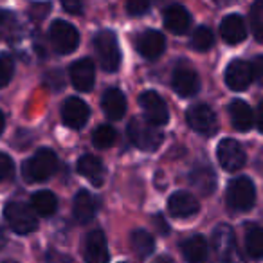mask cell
Returning <instances> with one entry per match:
<instances>
[{
  "instance_id": "6da1fadb",
  "label": "cell",
  "mask_w": 263,
  "mask_h": 263,
  "mask_svg": "<svg viewBox=\"0 0 263 263\" xmlns=\"http://www.w3.org/2000/svg\"><path fill=\"white\" fill-rule=\"evenodd\" d=\"M58 168V157L49 148H42L31 159H27L22 166L24 179L29 182H42L52 177Z\"/></svg>"
},
{
  "instance_id": "7a4b0ae2",
  "label": "cell",
  "mask_w": 263,
  "mask_h": 263,
  "mask_svg": "<svg viewBox=\"0 0 263 263\" xmlns=\"http://www.w3.org/2000/svg\"><path fill=\"white\" fill-rule=\"evenodd\" d=\"M126 132L132 143L143 152H155L162 144V139H164L159 126L152 124L150 121L139 119V117H134L130 121Z\"/></svg>"
},
{
  "instance_id": "3957f363",
  "label": "cell",
  "mask_w": 263,
  "mask_h": 263,
  "mask_svg": "<svg viewBox=\"0 0 263 263\" xmlns=\"http://www.w3.org/2000/svg\"><path fill=\"white\" fill-rule=\"evenodd\" d=\"M96 54L99 58V65L106 72H114L121 65V49L117 36L108 29H103L94 38Z\"/></svg>"
},
{
  "instance_id": "277c9868",
  "label": "cell",
  "mask_w": 263,
  "mask_h": 263,
  "mask_svg": "<svg viewBox=\"0 0 263 263\" xmlns=\"http://www.w3.org/2000/svg\"><path fill=\"white\" fill-rule=\"evenodd\" d=\"M4 216L11 226V229L18 234H29L36 231L38 227V220L33 209L27 208L22 202H8L4 208Z\"/></svg>"
},
{
  "instance_id": "5b68a950",
  "label": "cell",
  "mask_w": 263,
  "mask_h": 263,
  "mask_svg": "<svg viewBox=\"0 0 263 263\" xmlns=\"http://www.w3.org/2000/svg\"><path fill=\"white\" fill-rule=\"evenodd\" d=\"M227 205L234 211H249L254 205L256 190L254 184L245 177H238L227 186Z\"/></svg>"
},
{
  "instance_id": "8992f818",
  "label": "cell",
  "mask_w": 263,
  "mask_h": 263,
  "mask_svg": "<svg viewBox=\"0 0 263 263\" xmlns=\"http://www.w3.org/2000/svg\"><path fill=\"white\" fill-rule=\"evenodd\" d=\"M49 36H51V44L54 51L60 52V54H70V52L76 51L78 44H80V34H78L76 27L70 26L65 20L52 22Z\"/></svg>"
},
{
  "instance_id": "52a82bcc",
  "label": "cell",
  "mask_w": 263,
  "mask_h": 263,
  "mask_svg": "<svg viewBox=\"0 0 263 263\" xmlns=\"http://www.w3.org/2000/svg\"><path fill=\"white\" fill-rule=\"evenodd\" d=\"M216 157H218L220 166L227 172H238V170L243 168L245 161H247L245 150L234 139L220 141L218 148H216Z\"/></svg>"
},
{
  "instance_id": "ba28073f",
  "label": "cell",
  "mask_w": 263,
  "mask_h": 263,
  "mask_svg": "<svg viewBox=\"0 0 263 263\" xmlns=\"http://www.w3.org/2000/svg\"><path fill=\"white\" fill-rule=\"evenodd\" d=\"M186 121L191 128L200 136H213L218 128L216 116L208 105H195L187 110Z\"/></svg>"
},
{
  "instance_id": "9c48e42d",
  "label": "cell",
  "mask_w": 263,
  "mask_h": 263,
  "mask_svg": "<svg viewBox=\"0 0 263 263\" xmlns=\"http://www.w3.org/2000/svg\"><path fill=\"white\" fill-rule=\"evenodd\" d=\"M139 103H141V108H143L144 116H146V119L150 121L152 124L162 126V124L168 123V119H170L168 106H166L164 99H162L157 92H154V90L144 92L139 98Z\"/></svg>"
},
{
  "instance_id": "30bf717a",
  "label": "cell",
  "mask_w": 263,
  "mask_h": 263,
  "mask_svg": "<svg viewBox=\"0 0 263 263\" xmlns=\"http://www.w3.org/2000/svg\"><path fill=\"white\" fill-rule=\"evenodd\" d=\"M172 85L173 90L177 92L182 98H191L198 92L200 88V78L195 72L191 67L180 63L175 70H173V78H172Z\"/></svg>"
},
{
  "instance_id": "8fae6325",
  "label": "cell",
  "mask_w": 263,
  "mask_h": 263,
  "mask_svg": "<svg viewBox=\"0 0 263 263\" xmlns=\"http://www.w3.org/2000/svg\"><path fill=\"white\" fill-rule=\"evenodd\" d=\"M83 256L85 263H108V247L103 231L94 229L85 236Z\"/></svg>"
},
{
  "instance_id": "7c38bea8",
  "label": "cell",
  "mask_w": 263,
  "mask_h": 263,
  "mask_svg": "<svg viewBox=\"0 0 263 263\" xmlns=\"http://www.w3.org/2000/svg\"><path fill=\"white\" fill-rule=\"evenodd\" d=\"M90 108L88 105L80 98H69L62 106V119L72 130H80L87 124Z\"/></svg>"
},
{
  "instance_id": "4fadbf2b",
  "label": "cell",
  "mask_w": 263,
  "mask_h": 263,
  "mask_svg": "<svg viewBox=\"0 0 263 263\" xmlns=\"http://www.w3.org/2000/svg\"><path fill=\"white\" fill-rule=\"evenodd\" d=\"M252 81L251 63L243 60H233L226 69V85L231 90H245Z\"/></svg>"
},
{
  "instance_id": "5bb4252c",
  "label": "cell",
  "mask_w": 263,
  "mask_h": 263,
  "mask_svg": "<svg viewBox=\"0 0 263 263\" xmlns=\"http://www.w3.org/2000/svg\"><path fill=\"white\" fill-rule=\"evenodd\" d=\"M166 40L157 29H146L137 38V51L146 60H157L164 52Z\"/></svg>"
},
{
  "instance_id": "9a60e30c",
  "label": "cell",
  "mask_w": 263,
  "mask_h": 263,
  "mask_svg": "<svg viewBox=\"0 0 263 263\" xmlns=\"http://www.w3.org/2000/svg\"><path fill=\"white\" fill-rule=\"evenodd\" d=\"M94 80H96V69L94 63L88 58L78 60L70 65V81L72 85L81 92H88L94 87Z\"/></svg>"
},
{
  "instance_id": "2e32d148",
  "label": "cell",
  "mask_w": 263,
  "mask_h": 263,
  "mask_svg": "<svg viewBox=\"0 0 263 263\" xmlns=\"http://www.w3.org/2000/svg\"><path fill=\"white\" fill-rule=\"evenodd\" d=\"M164 26L173 34H186L191 26V16L186 8L175 4L166 8L164 11Z\"/></svg>"
},
{
  "instance_id": "e0dca14e",
  "label": "cell",
  "mask_w": 263,
  "mask_h": 263,
  "mask_svg": "<svg viewBox=\"0 0 263 263\" xmlns=\"http://www.w3.org/2000/svg\"><path fill=\"white\" fill-rule=\"evenodd\" d=\"M78 173L88 180L92 186L99 187L105 182V166H103L101 159L94 157V155H83L78 161Z\"/></svg>"
},
{
  "instance_id": "ac0fdd59",
  "label": "cell",
  "mask_w": 263,
  "mask_h": 263,
  "mask_svg": "<svg viewBox=\"0 0 263 263\" xmlns=\"http://www.w3.org/2000/svg\"><path fill=\"white\" fill-rule=\"evenodd\" d=\"M220 34L231 45H236L247 38V27L240 15H227L220 24Z\"/></svg>"
},
{
  "instance_id": "d6986e66",
  "label": "cell",
  "mask_w": 263,
  "mask_h": 263,
  "mask_svg": "<svg viewBox=\"0 0 263 263\" xmlns=\"http://www.w3.org/2000/svg\"><path fill=\"white\" fill-rule=\"evenodd\" d=\"M168 209L172 213V216L177 218H186L198 211V202L193 195L186 193V191H177L170 197L168 200Z\"/></svg>"
},
{
  "instance_id": "ffe728a7",
  "label": "cell",
  "mask_w": 263,
  "mask_h": 263,
  "mask_svg": "<svg viewBox=\"0 0 263 263\" xmlns=\"http://www.w3.org/2000/svg\"><path fill=\"white\" fill-rule=\"evenodd\" d=\"M229 116L231 123L236 130L247 132L251 130V126L254 124V112L251 110V106L241 99H234L229 105Z\"/></svg>"
},
{
  "instance_id": "44dd1931",
  "label": "cell",
  "mask_w": 263,
  "mask_h": 263,
  "mask_svg": "<svg viewBox=\"0 0 263 263\" xmlns=\"http://www.w3.org/2000/svg\"><path fill=\"white\" fill-rule=\"evenodd\" d=\"M96 209H98L96 198L92 197L88 191H80V193L74 197L72 215H74V218H76V222H80V223L90 222L96 215Z\"/></svg>"
},
{
  "instance_id": "7402d4cb",
  "label": "cell",
  "mask_w": 263,
  "mask_h": 263,
  "mask_svg": "<svg viewBox=\"0 0 263 263\" xmlns=\"http://www.w3.org/2000/svg\"><path fill=\"white\" fill-rule=\"evenodd\" d=\"M103 110L110 119H121L126 112V98L119 88H108L103 94Z\"/></svg>"
},
{
  "instance_id": "603a6c76",
  "label": "cell",
  "mask_w": 263,
  "mask_h": 263,
  "mask_svg": "<svg viewBox=\"0 0 263 263\" xmlns=\"http://www.w3.org/2000/svg\"><path fill=\"white\" fill-rule=\"evenodd\" d=\"M190 182L200 195H211L216 187V177L209 166H197L191 170Z\"/></svg>"
},
{
  "instance_id": "cb8c5ba5",
  "label": "cell",
  "mask_w": 263,
  "mask_h": 263,
  "mask_svg": "<svg viewBox=\"0 0 263 263\" xmlns=\"http://www.w3.org/2000/svg\"><path fill=\"white\" fill-rule=\"evenodd\" d=\"M180 251H182V256L187 263H202L208 258V241L198 234H195V236L187 238L186 241H182Z\"/></svg>"
},
{
  "instance_id": "d4e9b609",
  "label": "cell",
  "mask_w": 263,
  "mask_h": 263,
  "mask_svg": "<svg viewBox=\"0 0 263 263\" xmlns=\"http://www.w3.org/2000/svg\"><path fill=\"white\" fill-rule=\"evenodd\" d=\"M245 249L252 259L263 258V227L251 226L245 231Z\"/></svg>"
},
{
  "instance_id": "484cf974",
  "label": "cell",
  "mask_w": 263,
  "mask_h": 263,
  "mask_svg": "<svg viewBox=\"0 0 263 263\" xmlns=\"http://www.w3.org/2000/svg\"><path fill=\"white\" fill-rule=\"evenodd\" d=\"M31 204H33V209L40 216H51L58 209V198L51 191H38L31 198Z\"/></svg>"
},
{
  "instance_id": "4316f807",
  "label": "cell",
  "mask_w": 263,
  "mask_h": 263,
  "mask_svg": "<svg viewBox=\"0 0 263 263\" xmlns=\"http://www.w3.org/2000/svg\"><path fill=\"white\" fill-rule=\"evenodd\" d=\"M130 245H132V249H134V252H136L137 256H141V258L150 256L155 249L154 236H152L150 233H146V231H141V229L134 231V233L130 234Z\"/></svg>"
},
{
  "instance_id": "83f0119b",
  "label": "cell",
  "mask_w": 263,
  "mask_h": 263,
  "mask_svg": "<svg viewBox=\"0 0 263 263\" xmlns=\"http://www.w3.org/2000/svg\"><path fill=\"white\" fill-rule=\"evenodd\" d=\"M20 34V24L16 16L9 11H0V38L13 40Z\"/></svg>"
},
{
  "instance_id": "f1b7e54d",
  "label": "cell",
  "mask_w": 263,
  "mask_h": 263,
  "mask_svg": "<svg viewBox=\"0 0 263 263\" xmlns=\"http://www.w3.org/2000/svg\"><path fill=\"white\" fill-rule=\"evenodd\" d=\"M117 139V132L110 124H101L92 134V143L96 148H110Z\"/></svg>"
},
{
  "instance_id": "f546056e",
  "label": "cell",
  "mask_w": 263,
  "mask_h": 263,
  "mask_svg": "<svg viewBox=\"0 0 263 263\" xmlns=\"http://www.w3.org/2000/svg\"><path fill=\"white\" fill-rule=\"evenodd\" d=\"M213 44H215V36H213L211 29L205 26H200L195 29L193 36H191V47L195 49V51H209V49L213 47Z\"/></svg>"
},
{
  "instance_id": "4dcf8cb0",
  "label": "cell",
  "mask_w": 263,
  "mask_h": 263,
  "mask_svg": "<svg viewBox=\"0 0 263 263\" xmlns=\"http://www.w3.org/2000/svg\"><path fill=\"white\" fill-rule=\"evenodd\" d=\"M251 29L254 33V38L263 44V2H256L251 8Z\"/></svg>"
},
{
  "instance_id": "1f68e13d",
  "label": "cell",
  "mask_w": 263,
  "mask_h": 263,
  "mask_svg": "<svg viewBox=\"0 0 263 263\" xmlns=\"http://www.w3.org/2000/svg\"><path fill=\"white\" fill-rule=\"evenodd\" d=\"M13 72H15V63L9 54H0V88L11 81Z\"/></svg>"
},
{
  "instance_id": "d6a6232c",
  "label": "cell",
  "mask_w": 263,
  "mask_h": 263,
  "mask_svg": "<svg viewBox=\"0 0 263 263\" xmlns=\"http://www.w3.org/2000/svg\"><path fill=\"white\" fill-rule=\"evenodd\" d=\"M218 254H220V258H222L223 263H247L243 258V254H241V251L238 249L236 241L231 243L229 247H226L223 251H220Z\"/></svg>"
},
{
  "instance_id": "836d02e7",
  "label": "cell",
  "mask_w": 263,
  "mask_h": 263,
  "mask_svg": "<svg viewBox=\"0 0 263 263\" xmlns=\"http://www.w3.org/2000/svg\"><path fill=\"white\" fill-rule=\"evenodd\" d=\"M148 8H150V4L146 0H130L126 4V11L132 16H141L143 13L148 11Z\"/></svg>"
},
{
  "instance_id": "e575fe53",
  "label": "cell",
  "mask_w": 263,
  "mask_h": 263,
  "mask_svg": "<svg viewBox=\"0 0 263 263\" xmlns=\"http://www.w3.org/2000/svg\"><path fill=\"white\" fill-rule=\"evenodd\" d=\"M13 173V161L9 159V155L0 152V182H4L6 179H9Z\"/></svg>"
},
{
  "instance_id": "d590c367",
  "label": "cell",
  "mask_w": 263,
  "mask_h": 263,
  "mask_svg": "<svg viewBox=\"0 0 263 263\" xmlns=\"http://www.w3.org/2000/svg\"><path fill=\"white\" fill-rule=\"evenodd\" d=\"M251 70H252V80L258 81L259 85H263V56H256L252 60Z\"/></svg>"
},
{
  "instance_id": "8d00e7d4",
  "label": "cell",
  "mask_w": 263,
  "mask_h": 263,
  "mask_svg": "<svg viewBox=\"0 0 263 263\" xmlns=\"http://www.w3.org/2000/svg\"><path fill=\"white\" fill-rule=\"evenodd\" d=\"M49 8H51L49 4H33L31 6V16L34 20H44L47 16Z\"/></svg>"
},
{
  "instance_id": "74e56055",
  "label": "cell",
  "mask_w": 263,
  "mask_h": 263,
  "mask_svg": "<svg viewBox=\"0 0 263 263\" xmlns=\"http://www.w3.org/2000/svg\"><path fill=\"white\" fill-rule=\"evenodd\" d=\"M63 9H65V11H70V13H74V15H80L81 11H83V4H81V2H76V0H65V2H63Z\"/></svg>"
},
{
  "instance_id": "f35d334b",
  "label": "cell",
  "mask_w": 263,
  "mask_h": 263,
  "mask_svg": "<svg viewBox=\"0 0 263 263\" xmlns=\"http://www.w3.org/2000/svg\"><path fill=\"white\" fill-rule=\"evenodd\" d=\"M154 226L157 227V231L161 234H168L170 227H168V223H166V220L162 218V215H154Z\"/></svg>"
},
{
  "instance_id": "ab89813d",
  "label": "cell",
  "mask_w": 263,
  "mask_h": 263,
  "mask_svg": "<svg viewBox=\"0 0 263 263\" xmlns=\"http://www.w3.org/2000/svg\"><path fill=\"white\" fill-rule=\"evenodd\" d=\"M47 263H72V261H70V258L65 254H60V252H49Z\"/></svg>"
},
{
  "instance_id": "60d3db41",
  "label": "cell",
  "mask_w": 263,
  "mask_h": 263,
  "mask_svg": "<svg viewBox=\"0 0 263 263\" xmlns=\"http://www.w3.org/2000/svg\"><path fill=\"white\" fill-rule=\"evenodd\" d=\"M254 121H256V124H258V130L263 132V101H259L258 110H256V116H254Z\"/></svg>"
},
{
  "instance_id": "b9f144b4",
  "label": "cell",
  "mask_w": 263,
  "mask_h": 263,
  "mask_svg": "<svg viewBox=\"0 0 263 263\" xmlns=\"http://www.w3.org/2000/svg\"><path fill=\"white\" fill-rule=\"evenodd\" d=\"M4 245H6V231L4 227L0 226V249H4Z\"/></svg>"
},
{
  "instance_id": "7bdbcfd3",
  "label": "cell",
  "mask_w": 263,
  "mask_h": 263,
  "mask_svg": "<svg viewBox=\"0 0 263 263\" xmlns=\"http://www.w3.org/2000/svg\"><path fill=\"white\" fill-rule=\"evenodd\" d=\"M4 123H6V121H4V114L0 112V134H2V130H4Z\"/></svg>"
},
{
  "instance_id": "ee69618b",
  "label": "cell",
  "mask_w": 263,
  "mask_h": 263,
  "mask_svg": "<svg viewBox=\"0 0 263 263\" xmlns=\"http://www.w3.org/2000/svg\"><path fill=\"white\" fill-rule=\"evenodd\" d=\"M157 263H168V261H166V258H161V261H157Z\"/></svg>"
},
{
  "instance_id": "f6af8a7d",
  "label": "cell",
  "mask_w": 263,
  "mask_h": 263,
  "mask_svg": "<svg viewBox=\"0 0 263 263\" xmlns=\"http://www.w3.org/2000/svg\"><path fill=\"white\" fill-rule=\"evenodd\" d=\"M2 263H16V261H11V259H8V261H2Z\"/></svg>"
}]
</instances>
